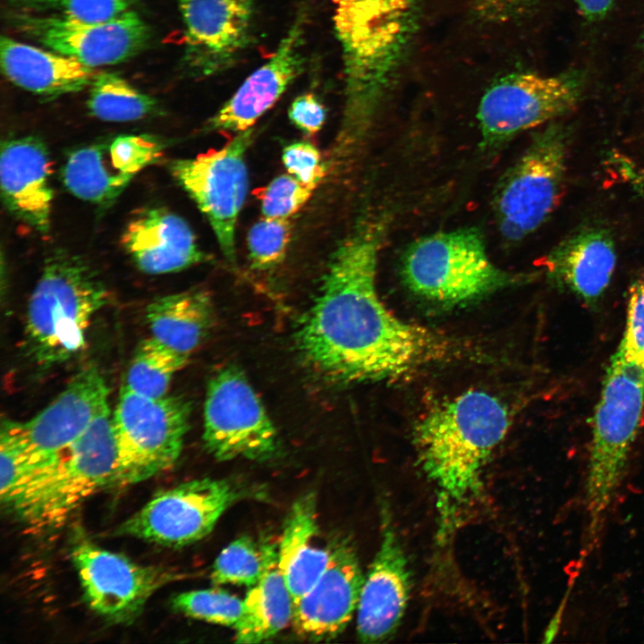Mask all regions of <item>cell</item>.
<instances>
[{
	"label": "cell",
	"instance_id": "obj_20",
	"mask_svg": "<svg viewBox=\"0 0 644 644\" xmlns=\"http://www.w3.org/2000/svg\"><path fill=\"white\" fill-rule=\"evenodd\" d=\"M364 576L353 546L345 539L331 546L326 567L314 585L293 602L295 631L310 641L335 639L357 610Z\"/></svg>",
	"mask_w": 644,
	"mask_h": 644
},
{
	"label": "cell",
	"instance_id": "obj_3",
	"mask_svg": "<svg viewBox=\"0 0 644 644\" xmlns=\"http://www.w3.org/2000/svg\"><path fill=\"white\" fill-rule=\"evenodd\" d=\"M416 0H331L344 75L336 146L356 152L369 134L407 39Z\"/></svg>",
	"mask_w": 644,
	"mask_h": 644
},
{
	"label": "cell",
	"instance_id": "obj_30",
	"mask_svg": "<svg viewBox=\"0 0 644 644\" xmlns=\"http://www.w3.org/2000/svg\"><path fill=\"white\" fill-rule=\"evenodd\" d=\"M188 359L189 355L151 336L138 345L124 386L140 395L161 398L166 395L173 377L187 364Z\"/></svg>",
	"mask_w": 644,
	"mask_h": 644
},
{
	"label": "cell",
	"instance_id": "obj_4",
	"mask_svg": "<svg viewBox=\"0 0 644 644\" xmlns=\"http://www.w3.org/2000/svg\"><path fill=\"white\" fill-rule=\"evenodd\" d=\"M108 301L98 274L83 258L57 249L44 261L24 326L27 356L41 368L61 364L85 344L94 315Z\"/></svg>",
	"mask_w": 644,
	"mask_h": 644
},
{
	"label": "cell",
	"instance_id": "obj_22",
	"mask_svg": "<svg viewBox=\"0 0 644 644\" xmlns=\"http://www.w3.org/2000/svg\"><path fill=\"white\" fill-rule=\"evenodd\" d=\"M302 19L292 24L273 55L245 79L207 123L208 131L239 133L252 129L300 74Z\"/></svg>",
	"mask_w": 644,
	"mask_h": 644
},
{
	"label": "cell",
	"instance_id": "obj_21",
	"mask_svg": "<svg viewBox=\"0 0 644 644\" xmlns=\"http://www.w3.org/2000/svg\"><path fill=\"white\" fill-rule=\"evenodd\" d=\"M51 172L49 152L41 139L24 136L2 142V200L16 218L43 234L49 231L51 224Z\"/></svg>",
	"mask_w": 644,
	"mask_h": 644
},
{
	"label": "cell",
	"instance_id": "obj_32",
	"mask_svg": "<svg viewBox=\"0 0 644 644\" xmlns=\"http://www.w3.org/2000/svg\"><path fill=\"white\" fill-rule=\"evenodd\" d=\"M172 608L189 617L234 629L243 612V600L218 589L179 593L171 600Z\"/></svg>",
	"mask_w": 644,
	"mask_h": 644
},
{
	"label": "cell",
	"instance_id": "obj_16",
	"mask_svg": "<svg viewBox=\"0 0 644 644\" xmlns=\"http://www.w3.org/2000/svg\"><path fill=\"white\" fill-rule=\"evenodd\" d=\"M108 406V387L99 370L89 366L35 417L25 422L6 420L23 445L37 472L56 462Z\"/></svg>",
	"mask_w": 644,
	"mask_h": 644
},
{
	"label": "cell",
	"instance_id": "obj_40",
	"mask_svg": "<svg viewBox=\"0 0 644 644\" xmlns=\"http://www.w3.org/2000/svg\"><path fill=\"white\" fill-rule=\"evenodd\" d=\"M574 2L587 20L598 21L607 14L614 0H574Z\"/></svg>",
	"mask_w": 644,
	"mask_h": 644
},
{
	"label": "cell",
	"instance_id": "obj_38",
	"mask_svg": "<svg viewBox=\"0 0 644 644\" xmlns=\"http://www.w3.org/2000/svg\"><path fill=\"white\" fill-rule=\"evenodd\" d=\"M287 171L298 181L315 189L326 174L318 149L308 141L287 145L282 155Z\"/></svg>",
	"mask_w": 644,
	"mask_h": 644
},
{
	"label": "cell",
	"instance_id": "obj_29",
	"mask_svg": "<svg viewBox=\"0 0 644 644\" xmlns=\"http://www.w3.org/2000/svg\"><path fill=\"white\" fill-rule=\"evenodd\" d=\"M87 107L92 116L115 123L141 120L158 109L156 98L114 72H97L90 84Z\"/></svg>",
	"mask_w": 644,
	"mask_h": 644
},
{
	"label": "cell",
	"instance_id": "obj_34",
	"mask_svg": "<svg viewBox=\"0 0 644 644\" xmlns=\"http://www.w3.org/2000/svg\"><path fill=\"white\" fill-rule=\"evenodd\" d=\"M288 218L266 217L257 222L248 234L250 259L253 267L268 269L285 257L291 240Z\"/></svg>",
	"mask_w": 644,
	"mask_h": 644
},
{
	"label": "cell",
	"instance_id": "obj_10",
	"mask_svg": "<svg viewBox=\"0 0 644 644\" xmlns=\"http://www.w3.org/2000/svg\"><path fill=\"white\" fill-rule=\"evenodd\" d=\"M70 553L86 603L114 624L133 623L157 590L180 578L171 569L140 564L104 549L80 530L72 536Z\"/></svg>",
	"mask_w": 644,
	"mask_h": 644
},
{
	"label": "cell",
	"instance_id": "obj_12",
	"mask_svg": "<svg viewBox=\"0 0 644 644\" xmlns=\"http://www.w3.org/2000/svg\"><path fill=\"white\" fill-rule=\"evenodd\" d=\"M582 83L570 74L513 73L492 85L478 111L482 145L496 148L526 130L564 114L578 103Z\"/></svg>",
	"mask_w": 644,
	"mask_h": 644
},
{
	"label": "cell",
	"instance_id": "obj_1",
	"mask_svg": "<svg viewBox=\"0 0 644 644\" xmlns=\"http://www.w3.org/2000/svg\"><path fill=\"white\" fill-rule=\"evenodd\" d=\"M386 225L378 215L358 219L333 252L319 292L297 328L303 359L336 382L394 379L444 359L451 350L442 335L398 318L380 300L376 276Z\"/></svg>",
	"mask_w": 644,
	"mask_h": 644
},
{
	"label": "cell",
	"instance_id": "obj_35",
	"mask_svg": "<svg viewBox=\"0 0 644 644\" xmlns=\"http://www.w3.org/2000/svg\"><path fill=\"white\" fill-rule=\"evenodd\" d=\"M0 466V498L6 506L37 472V468L5 421L1 428Z\"/></svg>",
	"mask_w": 644,
	"mask_h": 644
},
{
	"label": "cell",
	"instance_id": "obj_19",
	"mask_svg": "<svg viewBox=\"0 0 644 644\" xmlns=\"http://www.w3.org/2000/svg\"><path fill=\"white\" fill-rule=\"evenodd\" d=\"M178 1L187 66L200 76L228 68L250 43L253 0Z\"/></svg>",
	"mask_w": 644,
	"mask_h": 644
},
{
	"label": "cell",
	"instance_id": "obj_31",
	"mask_svg": "<svg viewBox=\"0 0 644 644\" xmlns=\"http://www.w3.org/2000/svg\"><path fill=\"white\" fill-rule=\"evenodd\" d=\"M266 562L264 545L251 538L240 537L217 555L210 574L215 585L233 584L252 587L261 578Z\"/></svg>",
	"mask_w": 644,
	"mask_h": 644
},
{
	"label": "cell",
	"instance_id": "obj_27",
	"mask_svg": "<svg viewBox=\"0 0 644 644\" xmlns=\"http://www.w3.org/2000/svg\"><path fill=\"white\" fill-rule=\"evenodd\" d=\"M214 316L209 294L199 288L158 297L146 309L152 337L186 355L208 336Z\"/></svg>",
	"mask_w": 644,
	"mask_h": 644
},
{
	"label": "cell",
	"instance_id": "obj_18",
	"mask_svg": "<svg viewBox=\"0 0 644 644\" xmlns=\"http://www.w3.org/2000/svg\"><path fill=\"white\" fill-rule=\"evenodd\" d=\"M381 517L379 547L364 576L357 607V633L365 643L382 642L394 636L411 593L408 560L386 505Z\"/></svg>",
	"mask_w": 644,
	"mask_h": 644
},
{
	"label": "cell",
	"instance_id": "obj_6",
	"mask_svg": "<svg viewBox=\"0 0 644 644\" xmlns=\"http://www.w3.org/2000/svg\"><path fill=\"white\" fill-rule=\"evenodd\" d=\"M644 411V370L616 352L596 405L586 479L588 555L597 544L606 513L623 480Z\"/></svg>",
	"mask_w": 644,
	"mask_h": 644
},
{
	"label": "cell",
	"instance_id": "obj_17",
	"mask_svg": "<svg viewBox=\"0 0 644 644\" xmlns=\"http://www.w3.org/2000/svg\"><path fill=\"white\" fill-rule=\"evenodd\" d=\"M165 148V140L151 134H122L90 144L68 156L62 182L76 198L107 208Z\"/></svg>",
	"mask_w": 644,
	"mask_h": 644
},
{
	"label": "cell",
	"instance_id": "obj_23",
	"mask_svg": "<svg viewBox=\"0 0 644 644\" xmlns=\"http://www.w3.org/2000/svg\"><path fill=\"white\" fill-rule=\"evenodd\" d=\"M122 245L137 267L149 275L181 271L209 259L188 223L165 208L134 215L123 232Z\"/></svg>",
	"mask_w": 644,
	"mask_h": 644
},
{
	"label": "cell",
	"instance_id": "obj_37",
	"mask_svg": "<svg viewBox=\"0 0 644 644\" xmlns=\"http://www.w3.org/2000/svg\"><path fill=\"white\" fill-rule=\"evenodd\" d=\"M616 352L625 361L644 370V275L630 287L624 331Z\"/></svg>",
	"mask_w": 644,
	"mask_h": 644
},
{
	"label": "cell",
	"instance_id": "obj_7",
	"mask_svg": "<svg viewBox=\"0 0 644 644\" xmlns=\"http://www.w3.org/2000/svg\"><path fill=\"white\" fill-rule=\"evenodd\" d=\"M402 275L412 292L442 305L480 299L514 279L493 263L483 236L471 227L415 241L402 257Z\"/></svg>",
	"mask_w": 644,
	"mask_h": 644
},
{
	"label": "cell",
	"instance_id": "obj_26",
	"mask_svg": "<svg viewBox=\"0 0 644 644\" xmlns=\"http://www.w3.org/2000/svg\"><path fill=\"white\" fill-rule=\"evenodd\" d=\"M330 555L331 546L320 540L316 496L304 494L292 504L277 547L278 567L293 602L318 580Z\"/></svg>",
	"mask_w": 644,
	"mask_h": 644
},
{
	"label": "cell",
	"instance_id": "obj_5",
	"mask_svg": "<svg viewBox=\"0 0 644 644\" xmlns=\"http://www.w3.org/2000/svg\"><path fill=\"white\" fill-rule=\"evenodd\" d=\"M118 485H123V474L107 409L55 462L36 472L5 507L29 527L54 529L89 496Z\"/></svg>",
	"mask_w": 644,
	"mask_h": 644
},
{
	"label": "cell",
	"instance_id": "obj_11",
	"mask_svg": "<svg viewBox=\"0 0 644 644\" xmlns=\"http://www.w3.org/2000/svg\"><path fill=\"white\" fill-rule=\"evenodd\" d=\"M242 491L227 479L204 478L157 493L123 521L114 534L169 547H181L208 536Z\"/></svg>",
	"mask_w": 644,
	"mask_h": 644
},
{
	"label": "cell",
	"instance_id": "obj_41",
	"mask_svg": "<svg viewBox=\"0 0 644 644\" xmlns=\"http://www.w3.org/2000/svg\"><path fill=\"white\" fill-rule=\"evenodd\" d=\"M568 596H569V592H567L566 595L564 596V599L562 601L559 608L556 611V614L551 620L549 626L547 629V631L545 634V638H546L545 641L546 642H549V641L553 640V639L557 634V631L559 629V624L561 623L562 615H563V613H564V610L565 607V603L567 601Z\"/></svg>",
	"mask_w": 644,
	"mask_h": 644
},
{
	"label": "cell",
	"instance_id": "obj_8",
	"mask_svg": "<svg viewBox=\"0 0 644 644\" xmlns=\"http://www.w3.org/2000/svg\"><path fill=\"white\" fill-rule=\"evenodd\" d=\"M567 152L566 130L552 123L532 138L505 173L496 190L494 210L506 241L523 240L554 212L563 194Z\"/></svg>",
	"mask_w": 644,
	"mask_h": 644
},
{
	"label": "cell",
	"instance_id": "obj_15",
	"mask_svg": "<svg viewBox=\"0 0 644 644\" xmlns=\"http://www.w3.org/2000/svg\"><path fill=\"white\" fill-rule=\"evenodd\" d=\"M11 21L23 35L89 66L124 62L148 44L147 23L133 10L105 21L16 12Z\"/></svg>",
	"mask_w": 644,
	"mask_h": 644
},
{
	"label": "cell",
	"instance_id": "obj_25",
	"mask_svg": "<svg viewBox=\"0 0 644 644\" xmlns=\"http://www.w3.org/2000/svg\"><path fill=\"white\" fill-rule=\"evenodd\" d=\"M1 67L14 85L43 99H54L90 86L97 72L79 60L2 36Z\"/></svg>",
	"mask_w": 644,
	"mask_h": 644
},
{
	"label": "cell",
	"instance_id": "obj_14",
	"mask_svg": "<svg viewBox=\"0 0 644 644\" xmlns=\"http://www.w3.org/2000/svg\"><path fill=\"white\" fill-rule=\"evenodd\" d=\"M203 441L219 461H266L277 450V434L256 392L234 367L220 369L208 384Z\"/></svg>",
	"mask_w": 644,
	"mask_h": 644
},
{
	"label": "cell",
	"instance_id": "obj_39",
	"mask_svg": "<svg viewBox=\"0 0 644 644\" xmlns=\"http://www.w3.org/2000/svg\"><path fill=\"white\" fill-rule=\"evenodd\" d=\"M292 123L308 135L316 134L326 120V109L314 93L298 96L288 109Z\"/></svg>",
	"mask_w": 644,
	"mask_h": 644
},
{
	"label": "cell",
	"instance_id": "obj_2",
	"mask_svg": "<svg viewBox=\"0 0 644 644\" xmlns=\"http://www.w3.org/2000/svg\"><path fill=\"white\" fill-rule=\"evenodd\" d=\"M510 425L496 396L470 390L438 404L415 429L421 468L436 487L443 533L481 489L483 469Z\"/></svg>",
	"mask_w": 644,
	"mask_h": 644
},
{
	"label": "cell",
	"instance_id": "obj_13",
	"mask_svg": "<svg viewBox=\"0 0 644 644\" xmlns=\"http://www.w3.org/2000/svg\"><path fill=\"white\" fill-rule=\"evenodd\" d=\"M253 128L236 133L225 146L193 158L171 162L174 178L208 218L222 253L235 261V225L248 191L245 154Z\"/></svg>",
	"mask_w": 644,
	"mask_h": 644
},
{
	"label": "cell",
	"instance_id": "obj_36",
	"mask_svg": "<svg viewBox=\"0 0 644 644\" xmlns=\"http://www.w3.org/2000/svg\"><path fill=\"white\" fill-rule=\"evenodd\" d=\"M313 190L292 175L277 176L259 194L261 211L266 217L288 218L304 206Z\"/></svg>",
	"mask_w": 644,
	"mask_h": 644
},
{
	"label": "cell",
	"instance_id": "obj_24",
	"mask_svg": "<svg viewBox=\"0 0 644 644\" xmlns=\"http://www.w3.org/2000/svg\"><path fill=\"white\" fill-rule=\"evenodd\" d=\"M614 241L606 228L585 225L556 244L540 266L547 278L586 302L597 301L616 267Z\"/></svg>",
	"mask_w": 644,
	"mask_h": 644
},
{
	"label": "cell",
	"instance_id": "obj_42",
	"mask_svg": "<svg viewBox=\"0 0 644 644\" xmlns=\"http://www.w3.org/2000/svg\"><path fill=\"white\" fill-rule=\"evenodd\" d=\"M643 45H644V38H643Z\"/></svg>",
	"mask_w": 644,
	"mask_h": 644
},
{
	"label": "cell",
	"instance_id": "obj_33",
	"mask_svg": "<svg viewBox=\"0 0 644 644\" xmlns=\"http://www.w3.org/2000/svg\"><path fill=\"white\" fill-rule=\"evenodd\" d=\"M137 0H12L18 12L52 14L83 21H105L130 10Z\"/></svg>",
	"mask_w": 644,
	"mask_h": 644
},
{
	"label": "cell",
	"instance_id": "obj_28",
	"mask_svg": "<svg viewBox=\"0 0 644 644\" xmlns=\"http://www.w3.org/2000/svg\"><path fill=\"white\" fill-rule=\"evenodd\" d=\"M264 548L262 576L247 592L242 618L234 628L237 643L266 641L292 620L293 599L278 567L277 547L264 544Z\"/></svg>",
	"mask_w": 644,
	"mask_h": 644
},
{
	"label": "cell",
	"instance_id": "obj_9",
	"mask_svg": "<svg viewBox=\"0 0 644 644\" xmlns=\"http://www.w3.org/2000/svg\"><path fill=\"white\" fill-rule=\"evenodd\" d=\"M190 415V402L180 396L150 398L123 386L112 415L123 485L148 479L175 464Z\"/></svg>",
	"mask_w": 644,
	"mask_h": 644
}]
</instances>
